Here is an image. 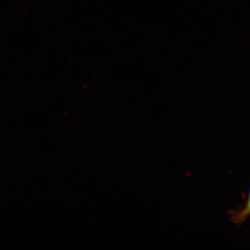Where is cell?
Instances as JSON below:
<instances>
[{"label":"cell","mask_w":250,"mask_h":250,"mask_svg":"<svg viewBox=\"0 0 250 250\" xmlns=\"http://www.w3.org/2000/svg\"><path fill=\"white\" fill-rule=\"evenodd\" d=\"M250 215V192L249 195L248 201L246 203V207L242 210H240L239 212H236L235 215L232 216V219L235 220L236 223L243 222L246 218L249 217Z\"/></svg>","instance_id":"obj_1"}]
</instances>
